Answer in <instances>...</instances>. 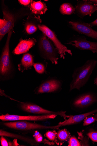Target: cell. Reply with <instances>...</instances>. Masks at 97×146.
<instances>
[{"label":"cell","mask_w":97,"mask_h":146,"mask_svg":"<svg viewBox=\"0 0 97 146\" xmlns=\"http://www.w3.org/2000/svg\"><path fill=\"white\" fill-rule=\"evenodd\" d=\"M34 66L36 71L39 74H43L45 71V66L42 64L35 63Z\"/></svg>","instance_id":"cell-25"},{"label":"cell","mask_w":97,"mask_h":146,"mask_svg":"<svg viewBox=\"0 0 97 146\" xmlns=\"http://www.w3.org/2000/svg\"><path fill=\"white\" fill-rule=\"evenodd\" d=\"M57 136L60 141H65L70 138V134L66 129H64L59 131L57 133Z\"/></svg>","instance_id":"cell-21"},{"label":"cell","mask_w":97,"mask_h":146,"mask_svg":"<svg viewBox=\"0 0 97 146\" xmlns=\"http://www.w3.org/2000/svg\"><path fill=\"white\" fill-rule=\"evenodd\" d=\"M97 64V60H88L81 67L76 68L72 74L73 79L70 85V91L74 89L80 90L88 81Z\"/></svg>","instance_id":"cell-1"},{"label":"cell","mask_w":97,"mask_h":146,"mask_svg":"<svg viewBox=\"0 0 97 146\" xmlns=\"http://www.w3.org/2000/svg\"><path fill=\"white\" fill-rule=\"evenodd\" d=\"M9 146H18L19 145L17 139H15L12 142H9Z\"/></svg>","instance_id":"cell-31"},{"label":"cell","mask_w":97,"mask_h":146,"mask_svg":"<svg viewBox=\"0 0 97 146\" xmlns=\"http://www.w3.org/2000/svg\"><path fill=\"white\" fill-rule=\"evenodd\" d=\"M39 48L44 58L51 61L53 64H58L59 52L52 41L44 34L40 38Z\"/></svg>","instance_id":"cell-2"},{"label":"cell","mask_w":97,"mask_h":146,"mask_svg":"<svg viewBox=\"0 0 97 146\" xmlns=\"http://www.w3.org/2000/svg\"><path fill=\"white\" fill-rule=\"evenodd\" d=\"M34 21L33 20L30 21V22L28 21L27 23L25 26V30L26 33L30 35L32 34L35 32L38 29V26L40 25H36V23L33 22Z\"/></svg>","instance_id":"cell-20"},{"label":"cell","mask_w":97,"mask_h":146,"mask_svg":"<svg viewBox=\"0 0 97 146\" xmlns=\"http://www.w3.org/2000/svg\"><path fill=\"white\" fill-rule=\"evenodd\" d=\"M89 1L93 3L97 4V0H89Z\"/></svg>","instance_id":"cell-33"},{"label":"cell","mask_w":97,"mask_h":146,"mask_svg":"<svg viewBox=\"0 0 97 146\" xmlns=\"http://www.w3.org/2000/svg\"><path fill=\"white\" fill-rule=\"evenodd\" d=\"M36 42L34 38L28 40H22L13 51L14 54L19 55L23 54L29 50L35 44Z\"/></svg>","instance_id":"cell-14"},{"label":"cell","mask_w":97,"mask_h":146,"mask_svg":"<svg viewBox=\"0 0 97 146\" xmlns=\"http://www.w3.org/2000/svg\"><path fill=\"white\" fill-rule=\"evenodd\" d=\"M13 30L8 33L7 41L1 58L0 72L1 76H3L9 74L11 69L10 56L9 42Z\"/></svg>","instance_id":"cell-4"},{"label":"cell","mask_w":97,"mask_h":146,"mask_svg":"<svg viewBox=\"0 0 97 146\" xmlns=\"http://www.w3.org/2000/svg\"><path fill=\"white\" fill-rule=\"evenodd\" d=\"M75 9L74 14L82 19L87 15L91 17L95 12H97V4L92 3L89 0L78 1Z\"/></svg>","instance_id":"cell-9"},{"label":"cell","mask_w":97,"mask_h":146,"mask_svg":"<svg viewBox=\"0 0 97 146\" xmlns=\"http://www.w3.org/2000/svg\"><path fill=\"white\" fill-rule=\"evenodd\" d=\"M78 139L80 140L81 146H88L89 141L88 138L83 135L81 132H77Z\"/></svg>","instance_id":"cell-24"},{"label":"cell","mask_w":97,"mask_h":146,"mask_svg":"<svg viewBox=\"0 0 97 146\" xmlns=\"http://www.w3.org/2000/svg\"><path fill=\"white\" fill-rule=\"evenodd\" d=\"M69 146H81L80 142L75 137H71L69 142Z\"/></svg>","instance_id":"cell-26"},{"label":"cell","mask_w":97,"mask_h":146,"mask_svg":"<svg viewBox=\"0 0 97 146\" xmlns=\"http://www.w3.org/2000/svg\"><path fill=\"white\" fill-rule=\"evenodd\" d=\"M0 131H1L0 132V135H1V136H6L16 138L18 137L19 138L18 139L25 141L26 142L30 143L31 145H36V143L35 141V140L32 139H30V138L15 134L11 133L8 132L2 129H1Z\"/></svg>","instance_id":"cell-18"},{"label":"cell","mask_w":97,"mask_h":146,"mask_svg":"<svg viewBox=\"0 0 97 146\" xmlns=\"http://www.w3.org/2000/svg\"><path fill=\"white\" fill-rule=\"evenodd\" d=\"M60 82L55 79L46 81L42 84L38 88L37 92L38 94L50 93L57 91L61 87Z\"/></svg>","instance_id":"cell-13"},{"label":"cell","mask_w":97,"mask_h":146,"mask_svg":"<svg viewBox=\"0 0 97 146\" xmlns=\"http://www.w3.org/2000/svg\"><path fill=\"white\" fill-rule=\"evenodd\" d=\"M68 24L73 31L97 41V31L92 29L89 23L81 20H72Z\"/></svg>","instance_id":"cell-6"},{"label":"cell","mask_w":97,"mask_h":146,"mask_svg":"<svg viewBox=\"0 0 97 146\" xmlns=\"http://www.w3.org/2000/svg\"><path fill=\"white\" fill-rule=\"evenodd\" d=\"M95 84L97 85V76L95 79Z\"/></svg>","instance_id":"cell-34"},{"label":"cell","mask_w":97,"mask_h":146,"mask_svg":"<svg viewBox=\"0 0 97 146\" xmlns=\"http://www.w3.org/2000/svg\"><path fill=\"white\" fill-rule=\"evenodd\" d=\"M56 114L46 115H41L22 116L7 114L0 116V119L3 121H42L56 118Z\"/></svg>","instance_id":"cell-7"},{"label":"cell","mask_w":97,"mask_h":146,"mask_svg":"<svg viewBox=\"0 0 97 146\" xmlns=\"http://www.w3.org/2000/svg\"><path fill=\"white\" fill-rule=\"evenodd\" d=\"M83 125L87 126L90 125L97 121V113L91 114L86 117L84 120Z\"/></svg>","instance_id":"cell-22"},{"label":"cell","mask_w":97,"mask_h":146,"mask_svg":"<svg viewBox=\"0 0 97 146\" xmlns=\"http://www.w3.org/2000/svg\"><path fill=\"white\" fill-rule=\"evenodd\" d=\"M33 136L35 140L37 142L40 143L43 141V136L38 131H35Z\"/></svg>","instance_id":"cell-28"},{"label":"cell","mask_w":97,"mask_h":146,"mask_svg":"<svg viewBox=\"0 0 97 146\" xmlns=\"http://www.w3.org/2000/svg\"><path fill=\"white\" fill-rule=\"evenodd\" d=\"M96 16L97 18L95 20L89 23L92 27L94 26H97V15Z\"/></svg>","instance_id":"cell-32"},{"label":"cell","mask_w":97,"mask_h":146,"mask_svg":"<svg viewBox=\"0 0 97 146\" xmlns=\"http://www.w3.org/2000/svg\"><path fill=\"white\" fill-rule=\"evenodd\" d=\"M18 1L21 4L24 6H29L32 2L30 0H19Z\"/></svg>","instance_id":"cell-29"},{"label":"cell","mask_w":97,"mask_h":146,"mask_svg":"<svg viewBox=\"0 0 97 146\" xmlns=\"http://www.w3.org/2000/svg\"><path fill=\"white\" fill-rule=\"evenodd\" d=\"M75 7L70 3H65L61 5L59 11L63 15H70L74 14Z\"/></svg>","instance_id":"cell-19"},{"label":"cell","mask_w":97,"mask_h":146,"mask_svg":"<svg viewBox=\"0 0 97 146\" xmlns=\"http://www.w3.org/2000/svg\"><path fill=\"white\" fill-rule=\"evenodd\" d=\"M3 18L0 20V39L1 41L5 35L13 29L15 22L14 15L5 8L3 9Z\"/></svg>","instance_id":"cell-10"},{"label":"cell","mask_w":97,"mask_h":146,"mask_svg":"<svg viewBox=\"0 0 97 146\" xmlns=\"http://www.w3.org/2000/svg\"><path fill=\"white\" fill-rule=\"evenodd\" d=\"M66 44L71 45L80 50H89L93 53H97V42L88 41L84 36L74 35Z\"/></svg>","instance_id":"cell-5"},{"label":"cell","mask_w":97,"mask_h":146,"mask_svg":"<svg viewBox=\"0 0 97 146\" xmlns=\"http://www.w3.org/2000/svg\"><path fill=\"white\" fill-rule=\"evenodd\" d=\"M20 107L23 111L29 113L40 114H56L63 117L64 119L70 117V116L67 115L65 112H55L46 110L37 105L28 103L21 102Z\"/></svg>","instance_id":"cell-11"},{"label":"cell","mask_w":97,"mask_h":146,"mask_svg":"<svg viewBox=\"0 0 97 146\" xmlns=\"http://www.w3.org/2000/svg\"><path fill=\"white\" fill-rule=\"evenodd\" d=\"M1 144L2 146H9V144L7 140L4 137L2 136L1 138Z\"/></svg>","instance_id":"cell-30"},{"label":"cell","mask_w":97,"mask_h":146,"mask_svg":"<svg viewBox=\"0 0 97 146\" xmlns=\"http://www.w3.org/2000/svg\"><path fill=\"white\" fill-rule=\"evenodd\" d=\"M97 102V98L91 93H86L77 97L73 100V104L75 107L80 108L87 107Z\"/></svg>","instance_id":"cell-12"},{"label":"cell","mask_w":97,"mask_h":146,"mask_svg":"<svg viewBox=\"0 0 97 146\" xmlns=\"http://www.w3.org/2000/svg\"><path fill=\"white\" fill-rule=\"evenodd\" d=\"M30 9L33 14L37 15H43L48 9L46 4L40 1H32L30 5Z\"/></svg>","instance_id":"cell-16"},{"label":"cell","mask_w":97,"mask_h":146,"mask_svg":"<svg viewBox=\"0 0 97 146\" xmlns=\"http://www.w3.org/2000/svg\"><path fill=\"white\" fill-rule=\"evenodd\" d=\"M38 29L52 41L57 49L61 58L65 59L66 53L73 56L71 51L61 42L55 33L47 26L44 25H40Z\"/></svg>","instance_id":"cell-3"},{"label":"cell","mask_w":97,"mask_h":146,"mask_svg":"<svg viewBox=\"0 0 97 146\" xmlns=\"http://www.w3.org/2000/svg\"><path fill=\"white\" fill-rule=\"evenodd\" d=\"M97 110H95L87 113L70 116L67 120L62 122L59 123L58 125L61 127V126L72 125L78 123L84 120L86 117L94 113Z\"/></svg>","instance_id":"cell-15"},{"label":"cell","mask_w":97,"mask_h":146,"mask_svg":"<svg viewBox=\"0 0 97 146\" xmlns=\"http://www.w3.org/2000/svg\"><path fill=\"white\" fill-rule=\"evenodd\" d=\"M5 126L16 130L28 131L36 129L57 128V126L52 127L46 126L36 123L20 121L6 122L4 123Z\"/></svg>","instance_id":"cell-8"},{"label":"cell","mask_w":97,"mask_h":146,"mask_svg":"<svg viewBox=\"0 0 97 146\" xmlns=\"http://www.w3.org/2000/svg\"><path fill=\"white\" fill-rule=\"evenodd\" d=\"M34 64L32 56L27 54L23 56L21 63L18 65V68L20 70L24 71L31 68Z\"/></svg>","instance_id":"cell-17"},{"label":"cell","mask_w":97,"mask_h":146,"mask_svg":"<svg viewBox=\"0 0 97 146\" xmlns=\"http://www.w3.org/2000/svg\"><path fill=\"white\" fill-rule=\"evenodd\" d=\"M87 135L92 141L94 142H97V131H91L88 133Z\"/></svg>","instance_id":"cell-27"},{"label":"cell","mask_w":97,"mask_h":146,"mask_svg":"<svg viewBox=\"0 0 97 146\" xmlns=\"http://www.w3.org/2000/svg\"><path fill=\"white\" fill-rule=\"evenodd\" d=\"M57 133L56 131H48L46 133V137L50 140L54 141L57 139Z\"/></svg>","instance_id":"cell-23"}]
</instances>
